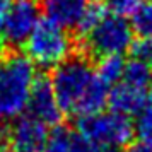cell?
Returning a JSON list of instances; mask_svg holds the SVG:
<instances>
[{"instance_id":"18","label":"cell","mask_w":152,"mask_h":152,"mask_svg":"<svg viewBox=\"0 0 152 152\" xmlns=\"http://www.w3.org/2000/svg\"><path fill=\"white\" fill-rule=\"evenodd\" d=\"M72 152H118V149L108 147V145L94 144L91 140H86L80 135H74L72 138Z\"/></svg>"},{"instance_id":"17","label":"cell","mask_w":152,"mask_h":152,"mask_svg":"<svg viewBox=\"0 0 152 152\" xmlns=\"http://www.w3.org/2000/svg\"><path fill=\"white\" fill-rule=\"evenodd\" d=\"M142 5V0H108V10L120 17H132Z\"/></svg>"},{"instance_id":"5","label":"cell","mask_w":152,"mask_h":152,"mask_svg":"<svg viewBox=\"0 0 152 152\" xmlns=\"http://www.w3.org/2000/svg\"><path fill=\"white\" fill-rule=\"evenodd\" d=\"M133 28L125 17L108 12L87 34H84V48L91 55H123L132 50Z\"/></svg>"},{"instance_id":"14","label":"cell","mask_w":152,"mask_h":152,"mask_svg":"<svg viewBox=\"0 0 152 152\" xmlns=\"http://www.w3.org/2000/svg\"><path fill=\"white\" fill-rule=\"evenodd\" d=\"M72 138L74 135H70L67 128L56 125L48 133L43 152H72Z\"/></svg>"},{"instance_id":"15","label":"cell","mask_w":152,"mask_h":152,"mask_svg":"<svg viewBox=\"0 0 152 152\" xmlns=\"http://www.w3.org/2000/svg\"><path fill=\"white\" fill-rule=\"evenodd\" d=\"M108 12H110L108 7H104L103 4H99V2H91L89 7L86 9V12H84L80 22H79V26H77V31L82 36L87 34Z\"/></svg>"},{"instance_id":"6","label":"cell","mask_w":152,"mask_h":152,"mask_svg":"<svg viewBox=\"0 0 152 152\" xmlns=\"http://www.w3.org/2000/svg\"><path fill=\"white\" fill-rule=\"evenodd\" d=\"M38 0H10L5 12V43L19 46L28 41L39 22Z\"/></svg>"},{"instance_id":"10","label":"cell","mask_w":152,"mask_h":152,"mask_svg":"<svg viewBox=\"0 0 152 152\" xmlns=\"http://www.w3.org/2000/svg\"><path fill=\"white\" fill-rule=\"evenodd\" d=\"M108 104L111 111H116L125 116L138 115L147 106V89H140L125 80H120L110 87Z\"/></svg>"},{"instance_id":"11","label":"cell","mask_w":152,"mask_h":152,"mask_svg":"<svg viewBox=\"0 0 152 152\" xmlns=\"http://www.w3.org/2000/svg\"><path fill=\"white\" fill-rule=\"evenodd\" d=\"M125 60L121 55H104L99 56V62L96 67V75L103 80L108 87L118 84L123 79L125 72Z\"/></svg>"},{"instance_id":"12","label":"cell","mask_w":152,"mask_h":152,"mask_svg":"<svg viewBox=\"0 0 152 152\" xmlns=\"http://www.w3.org/2000/svg\"><path fill=\"white\" fill-rule=\"evenodd\" d=\"M121 80L135 87H140V89H149L152 86V67L147 62L133 56V60L125 63V72Z\"/></svg>"},{"instance_id":"22","label":"cell","mask_w":152,"mask_h":152,"mask_svg":"<svg viewBox=\"0 0 152 152\" xmlns=\"http://www.w3.org/2000/svg\"><path fill=\"white\" fill-rule=\"evenodd\" d=\"M151 103H152V91H151Z\"/></svg>"},{"instance_id":"8","label":"cell","mask_w":152,"mask_h":152,"mask_svg":"<svg viewBox=\"0 0 152 152\" xmlns=\"http://www.w3.org/2000/svg\"><path fill=\"white\" fill-rule=\"evenodd\" d=\"M26 108L29 110L31 116L38 118L46 126L48 125L50 126H56L63 116L62 110L58 106V101H56L51 80L43 79V77L41 79L36 77L34 84L31 87V92H29V99Z\"/></svg>"},{"instance_id":"16","label":"cell","mask_w":152,"mask_h":152,"mask_svg":"<svg viewBox=\"0 0 152 152\" xmlns=\"http://www.w3.org/2000/svg\"><path fill=\"white\" fill-rule=\"evenodd\" d=\"M133 126H135V135L138 137V140L152 147V103L147 104L137 115V121L133 123Z\"/></svg>"},{"instance_id":"19","label":"cell","mask_w":152,"mask_h":152,"mask_svg":"<svg viewBox=\"0 0 152 152\" xmlns=\"http://www.w3.org/2000/svg\"><path fill=\"white\" fill-rule=\"evenodd\" d=\"M132 51L135 58H140L152 67V38H140L132 45Z\"/></svg>"},{"instance_id":"4","label":"cell","mask_w":152,"mask_h":152,"mask_svg":"<svg viewBox=\"0 0 152 152\" xmlns=\"http://www.w3.org/2000/svg\"><path fill=\"white\" fill-rule=\"evenodd\" d=\"M77 128L82 138L113 149L130 145L135 137V126L130 116L120 115L116 111H99L94 115L80 116Z\"/></svg>"},{"instance_id":"1","label":"cell","mask_w":152,"mask_h":152,"mask_svg":"<svg viewBox=\"0 0 152 152\" xmlns=\"http://www.w3.org/2000/svg\"><path fill=\"white\" fill-rule=\"evenodd\" d=\"M50 80L63 115L87 116L103 111L108 104L110 87L96 75L86 58L70 56L55 67Z\"/></svg>"},{"instance_id":"7","label":"cell","mask_w":152,"mask_h":152,"mask_svg":"<svg viewBox=\"0 0 152 152\" xmlns=\"http://www.w3.org/2000/svg\"><path fill=\"white\" fill-rule=\"evenodd\" d=\"M48 138L46 125L38 118L19 116L7 132L9 152H43Z\"/></svg>"},{"instance_id":"9","label":"cell","mask_w":152,"mask_h":152,"mask_svg":"<svg viewBox=\"0 0 152 152\" xmlns=\"http://www.w3.org/2000/svg\"><path fill=\"white\" fill-rule=\"evenodd\" d=\"M91 0H41V10L48 21L63 29H77Z\"/></svg>"},{"instance_id":"13","label":"cell","mask_w":152,"mask_h":152,"mask_svg":"<svg viewBox=\"0 0 152 152\" xmlns=\"http://www.w3.org/2000/svg\"><path fill=\"white\" fill-rule=\"evenodd\" d=\"M132 28L140 38H152V2H142L132 15Z\"/></svg>"},{"instance_id":"3","label":"cell","mask_w":152,"mask_h":152,"mask_svg":"<svg viewBox=\"0 0 152 152\" xmlns=\"http://www.w3.org/2000/svg\"><path fill=\"white\" fill-rule=\"evenodd\" d=\"M24 45L29 60L45 69L58 67L69 60L74 51V41L69 31L48 19L38 22Z\"/></svg>"},{"instance_id":"21","label":"cell","mask_w":152,"mask_h":152,"mask_svg":"<svg viewBox=\"0 0 152 152\" xmlns=\"http://www.w3.org/2000/svg\"><path fill=\"white\" fill-rule=\"evenodd\" d=\"M125 152H152V147H149V145H145V144H135V145H130L128 149Z\"/></svg>"},{"instance_id":"23","label":"cell","mask_w":152,"mask_h":152,"mask_svg":"<svg viewBox=\"0 0 152 152\" xmlns=\"http://www.w3.org/2000/svg\"><path fill=\"white\" fill-rule=\"evenodd\" d=\"M0 152H4V151H2V149H0Z\"/></svg>"},{"instance_id":"2","label":"cell","mask_w":152,"mask_h":152,"mask_svg":"<svg viewBox=\"0 0 152 152\" xmlns=\"http://www.w3.org/2000/svg\"><path fill=\"white\" fill-rule=\"evenodd\" d=\"M34 80V63L26 55H0V121L17 118L26 110Z\"/></svg>"},{"instance_id":"20","label":"cell","mask_w":152,"mask_h":152,"mask_svg":"<svg viewBox=\"0 0 152 152\" xmlns=\"http://www.w3.org/2000/svg\"><path fill=\"white\" fill-rule=\"evenodd\" d=\"M10 0H0V48L5 45V12H7Z\"/></svg>"}]
</instances>
